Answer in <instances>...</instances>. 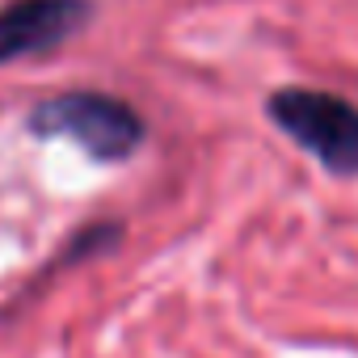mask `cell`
Segmentation results:
<instances>
[{
    "label": "cell",
    "instance_id": "cell-1",
    "mask_svg": "<svg viewBox=\"0 0 358 358\" xmlns=\"http://www.w3.org/2000/svg\"><path fill=\"white\" fill-rule=\"evenodd\" d=\"M30 131L72 139L97 160H127L143 143L139 110L110 93H59L30 114Z\"/></svg>",
    "mask_w": 358,
    "mask_h": 358
},
{
    "label": "cell",
    "instance_id": "cell-2",
    "mask_svg": "<svg viewBox=\"0 0 358 358\" xmlns=\"http://www.w3.org/2000/svg\"><path fill=\"white\" fill-rule=\"evenodd\" d=\"M270 118L333 173H358V106L320 89H282L266 101Z\"/></svg>",
    "mask_w": 358,
    "mask_h": 358
},
{
    "label": "cell",
    "instance_id": "cell-3",
    "mask_svg": "<svg viewBox=\"0 0 358 358\" xmlns=\"http://www.w3.org/2000/svg\"><path fill=\"white\" fill-rule=\"evenodd\" d=\"M89 13V0H13L9 9H0V64L68 43Z\"/></svg>",
    "mask_w": 358,
    "mask_h": 358
}]
</instances>
